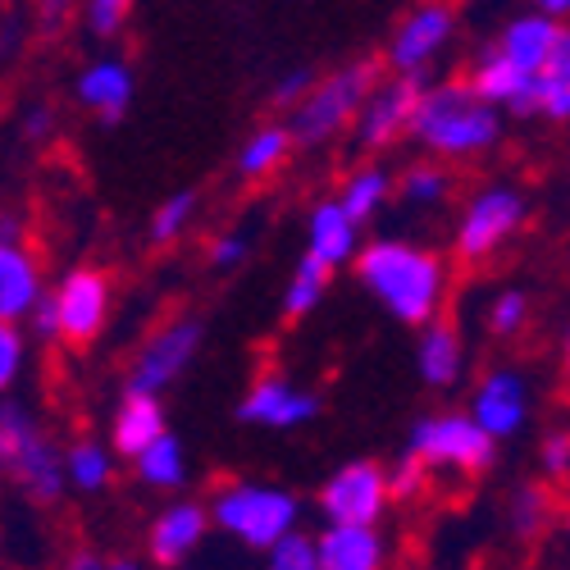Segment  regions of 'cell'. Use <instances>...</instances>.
Segmentation results:
<instances>
[{"label":"cell","mask_w":570,"mask_h":570,"mask_svg":"<svg viewBox=\"0 0 570 570\" xmlns=\"http://www.w3.org/2000/svg\"><path fill=\"white\" fill-rule=\"evenodd\" d=\"M356 252H361V228L338 210V202H320L306 219V256L338 269V265L356 261Z\"/></svg>","instance_id":"obj_19"},{"label":"cell","mask_w":570,"mask_h":570,"mask_svg":"<svg viewBox=\"0 0 570 570\" xmlns=\"http://www.w3.org/2000/svg\"><path fill=\"white\" fill-rule=\"evenodd\" d=\"M534 115L561 124L570 115V73H534Z\"/></svg>","instance_id":"obj_35"},{"label":"cell","mask_w":570,"mask_h":570,"mask_svg":"<svg viewBox=\"0 0 570 570\" xmlns=\"http://www.w3.org/2000/svg\"><path fill=\"white\" fill-rule=\"evenodd\" d=\"M415 365H420V379L430 389H452L461 370H465V347H461V334L443 320H430L424 334L415 343Z\"/></svg>","instance_id":"obj_22"},{"label":"cell","mask_w":570,"mask_h":570,"mask_svg":"<svg viewBox=\"0 0 570 570\" xmlns=\"http://www.w3.org/2000/svg\"><path fill=\"white\" fill-rule=\"evenodd\" d=\"M520 224H525V197H520L515 187H484V193L470 197V206L456 224V256L461 261L493 256Z\"/></svg>","instance_id":"obj_9"},{"label":"cell","mask_w":570,"mask_h":570,"mask_svg":"<svg viewBox=\"0 0 570 570\" xmlns=\"http://www.w3.org/2000/svg\"><path fill=\"white\" fill-rule=\"evenodd\" d=\"M28 324H32V334H37L41 343H56V338H60V315H56V297H51V293L37 297V306L28 311Z\"/></svg>","instance_id":"obj_40"},{"label":"cell","mask_w":570,"mask_h":570,"mask_svg":"<svg viewBox=\"0 0 570 570\" xmlns=\"http://www.w3.org/2000/svg\"><path fill=\"white\" fill-rule=\"evenodd\" d=\"M60 456H65V484H69L73 493H101V489L115 480L110 448L97 443V439H78V443L65 448Z\"/></svg>","instance_id":"obj_25"},{"label":"cell","mask_w":570,"mask_h":570,"mask_svg":"<svg viewBox=\"0 0 570 570\" xmlns=\"http://www.w3.org/2000/svg\"><path fill=\"white\" fill-rule=\"evenodd\" d=\"M420 78H393V82H374V91L361 101L356 110V141L365 151H379V147H393V141L406 132L411 124V110H415V97H420Z\"/></svg>","instance_id":"obj_14"},{"label":"cell","mask_w":570,"mask_h":570,"mask_svg":"<svg viewBox=\"0 0 570 570\" xmlns=\"http://www.w3.org/2000/svg\"><path fill=\"white\" fill-rule=\"evenodd\" d=\"M210 525L228 539H237L252 552H269L278 539H288L302 520V502L297 493L278 489V484H256V480H237V484H224L210 507Z\"/></svg>","instance_id":"obj_4"},{"label":"cell","mask_w":570,"mask_h":570,"mask_svg":"<svg viewBox=\"0 0 570 570\" xmlns=\"http://www.w3.org/2000/svg\"><path fill=\"white\" fill-rule=\"evenodd\" d=\"M202 343H206V328H202V320H193V315H178V320H169L165 328H156V334L141 343L137 356H132L128 393L160 397L165 389H174L178 379L187 374V365L197 361Z\"/></svg>","instance_id":"obj_7"},{"label":"cell","mask_w":570,"mask_h":570,"mask_svg":"<svg viewBox=\"0 0 570 570\" xmlns=\"http://www.w3.org/2000/svg\"><path fill=\"white\" fill-rule=\"evenodd\" d=\"M311 82H315V78H311V69H293V73H283L269 101H274L278 110H293V106L306 97V91H311Z\"/></svg>","instance_id":"obj_41"},{"label":"cell","mask_w":570,"mask_h":570,"mask_svg":"<svg viewBox=\"0 0 570 570\" xmlns=\"http://www.w3.org/2000/svg\"><path fill=\"white\" fill-rule=\"evenodd\" d=\"M328 283H334V269L320 265L315 256H302L293 265V278H288V293H283V315L288 320H302L311 315L324 297H328Z\"/></svg>","instance_id":"obj_28"},{"label":"cell","mask_w":570,"mask_h":570,"mask_svg":"<svg viewBox=\"0 0 570 570\" xmlns=\"http://www.w3.org/2000/svg\"><path fill=\"white\" fill-rule=\"evenodd\" d=\"M137 0H82V19H87V32L91 37H115L128 14H132Z\"/></svg>","instance_id":"obj_36"},{"label":"cell","mask_w":570,"mask_h":570,"mask_svg":"<svg viewBox=\"0 0 570 570\" xmlns=\"http://www.w3.org/2000/svg\"><path fill=\"white\" fill-rule=\"evenodd\" d=\"M247 252H252L247 233H219L215 243H210V265L215 269H237V265L247 261Z\"/></svg>","instance_id":"obj_39"},{"label":"cell","mask_w":570,"mask_h":570,"mask_svg":"<svg viewBox=\"0 0 570 570\" xmlns=\"http://www.w3.org/2000/svg\"><path fill=\"white\" fill-rule=\"evenodd\" d=\"M193 215H197V193H174V197H165L160 206H156V215H151V243L156 247H169L174 237L193 224Z\"/></svg>","instance_id":"obj_30"},{"label":"cell","mask_w":570,"mask_h":570,"mask_svg":"<svg viewBox=\"0 0 570 570\" xmlns=\"http://www.w3.org/2000/svg\"><path fill=\"white\" fill-rule=\"evenodd\" d=\"M28 365V338L19 324H0V397H10L19 374Z\"/></svg>","instance_id":"obj_33"},{"label":"cell","mask_w":570,"mask_h":570,"mask_svg":"<svg viewBox=\"0 0 570 570\" xmlns=\"http://www.w3.org/2000/svg\"><path fill=\"white\" fill-rule=\"evenodd\" d=\"M530 420V384L520 370H489L470 397V424L484 439H515Z\"/></svg>","instance_id":"obj_10"},{"label":"cell","mask_w":570,"mask_h":570,"mask_svg":"<svg viewBox=\"0 0 570 570\" xmlns=\"http://www.w3.org/2000/svg\"><path fill=\"white\" fill-rule=\"evenodd\" d=\"M566 37V28L557 23V19H543V14H520V19H511L507 28H502V37H498V46L493 51L511 65V69H520V73H543V65L552 60V51H557V41Z\"/></svg>","instance_id":"obj_17"},{"label":"cell","mask_w":570,"mask_h":570,"mask_svg":"<svg viewBox=\"0 0 570 570\" xmlns=\"http://www.w3.org/2000/svg\"><path fill=\"white\" fill-rule=\"evenodd\" d=\"M78 101L87 110H97L106 124L124 119L128 101H132V69L124 60H97L78 73Z\"/></svg>","instance_id":"obj_21"},{"label":"cell","mask_w":570,"mask_h":570,"mask_svg":"<svg viewBox=\"0 0 570 570\" xmlns=\"http://www.w3.org/2000/svg\"><path fill=\"white\" fill-rule=\"evenodd\" d=\"M406 132L434 156L465 160V156L498 147L502 115L474 97L470 82H439V87H420Z\"/></svg>","instance_id":"obj_2"},{"label":"cell","mask_w":570,"mask_h":570,"mask_svg":"<svg viewBox=\"0 0 570 570\" xmlns=\"http://www.w3.org/2000/svg\"><path fill=\"white\" fill-rule=\"evenodd\" d=\"M448 197V174L439 165H411L402 174V202L406 206H439Z\"/></svg>","instance_id":"obj_31"},{"label":"cell","mask_w":570,"mask_h":570,"mask_svg":"<svg viewBox=\"0 0 570 570\" xmlns=\"http://www.w3.org/2000/svg\"><path fill=\"white\" fill-rule=\"evenodd\" d=\"M552 511H557V502H552V493L543 484H520L511 493V502H507V525H511V534L520 543H534V539L548 534Z\"/></svg>","instance_id":"obj_26"},{"label":"cell","mask_w":570,"mask_h":570,"mask_svg":"<svg viewBox=\"0 0 570 570\" xmlns=\"http://www.w3.org/2000/svg\"><path fill=\"white\" fill-rule=\"evenodd\" d=\"M0 474L37 507H56L69 493L60 448L41 430V420L14 397H0Z\"/></svg>","instance_id":"obj_3"},{"label":"cell","mask_w":570,"mask_h":570,"mask_svg":"<svg viewBox=\"0 0 570 570\" xmlns=\"http://www.w3.org/2000/svg\"><path fill=\"white\" fill-rule=\"evenodd\" d=\"M106 570H147V566H141L137 557H110V561H106Z\"/></svg>","instance_id":"obj_47"},{"label":"cell","mask_w":570,"mask_h":570,"mask_svg":"<svg viewBox=\"0 0 570 570\" xmlns=\"http://www.w3.org/2000/svg\"><path fill=\"white\" fill-rule=\"evenodd\" d=\"M0 243L19 247V215H0Z\"/></svg>","instance_id":"obj_46"},{"label":"cell","mask_w":570,"mask_h":570,"mask_svg":"<svg viewBox=\"0 0 570 570\" xmlns=\"http://www.w3.org/2000/svg\"><path fill=\"white\" fill-rule=\"evenodd\" d=\"M389 174L379 169V165H365V169H356L347 183H343V193L334 197L338 202V210L361 228L365 219H374L379 210H384V202H389Z\"/></svg>","instance_id":"obj_27"},{"label":"cell","mask_w":570,"mask_h":570,"mask_svg":"<svg viewBox=\"0 0 570 570\" xmlns=\"http://www.w3.org/2000/svg\"><path fill=\"white\" fill-rule=\"evenodd\" d=\"M132 470H137V480L147 484V489H183V484H187V452H183V439L165 430L156 443H147V448L132 456Z\"/></svg>","instance_id":"obj_24"},{"label":"cell","mask_w":570,"mask_h":570,"mask_svg":"<svg viewBox=\"0 0 570 570\" xmlns=\"http://www.w3.org/2000/svg\"><path fill=\"white\" fill-rule=\"evenodd\" d=\"M320 570H384L389 543L379 525H324L315 539Z\"/></svg>","instance_id":"obj_16"},{"label":"cell","mask_w":570,"mask_h":570,"mask_svg":"<svg viewBox=\"0 0 570 570\" xmlns=\"http://www.w3.org/2000/svg\"><path fill=\"white\" fill-rule=\"evenodd\" d=\"M384 484H389V502L393 498H415L424 489V465L415 456H402L393 470H384Z\"/></svg>","instance_id":"obj_37"},{"label":"cell","mask_w":570,"mask_h":570,"mask_svg":"<svg viewBox=\"0 0 570 570\" xmlns=\"http://www.w3.org/2000/svg\"><path fill=\"white\" fill-rule=\"evenodd\" d=\"M452 10L443 6V0H430V6H415L397 32H393V46H389V60L397 69V78H420L424 69H430L439 60V51L452 41Z\"/></svg>","instance_id":"obj_12"},{"label":"cell","mask_w":570,"mask_h":570,"mask_svg":"<svg viewBox=\"0 0 570 570\" xmlns=\"http://www.w3.org/2000/svg\"><path fill=\"white\" fill-rule=\"evenodd\" d=\"M315 415H320V397L288 384V379H278V374L256 379L247 389V397L237 402V420L243 424H261V430H278V434L302 430V424H311Z\"/></svg>","instance_id":"obj_13"},{"label":"cell","mask_w":570,"mask_h":570,"mask_svg":"<svg viewBox=\"0 0 570 570\" xmlns=\"http://www.w3.org/2000/svg\"><path fill=\"white\" fill-rule=\"evenodd\" d=\"M41 293H46V288H41V269H37V261L23 252V243H19V247L0 243V324L28 320V311L37 306Z\"/></svg>","instance_id":"obj_20"},{"label":"cell","mask_w":570,"mask_h":570,"mask_svg":"<svg viewBox=\"0 0 570 570\" xmlns=\"http://www.w3.org/2000/svg\"><path fill=\"white\" fill-rule=\"evenodd\" d=\"M265 570H320L311 534L293 530L288 539H278V543H274V548L265 552Z\"/></svg>","instance_id":"obj_34"},{"label":"cell","mask_w":570,"mask_h":570,"mask_svg":"<svg viewBox=\"0 0 570 570\" xmlns=\"http://www.w3.org/2000/svg\"><path fill=\"white\" fill-rule=\"evenodd\" d=\"M210 534V515L202 502L193 498H183V502H169L156 520H151V530H147V557L165 570L183 566L187 557H193Z\"/></svg>","instance_id":"obj_15"},{"label":"cell","mask_w":570,"mask_h":570,"mask_svg":"<svg viewBox=\"0 0 570 570\" xmlns=\"http://www.w3.org/2000/svg\"><path fill=\"white\" fill-rule=\"evenodd\" d=\"M470 91L480 97L484 106H502L511 110L515 119H530L534 115V78L530 73H520L511 69L498 51H484L480 65H474V78H470Z\"/></svg>","instance_id":"obj_18"},{"label":"cell","mask_w":570,"mask_h":570,"mask_svg":"<svg viewBox=\"0 0 570 570\" xmlns=\"http://www.w3.org/2000/svg\"><path fill=\"white\" fill-rule=\"evenodd\" d=\"M384 511H389V484L379 461H347L320 489L324 525H379Z\"/></svg>","instance_id":"obj_8"},{"label":"cell","mask_w":570,"mask_h":570,"mask_svg":"<svg viewBox=\"0 0 570 570\" xmlns=\"http://www.w3.org/2000/svg\"><path fill=\"white\" fill-rule=\"evenodd\" d=\"M51 128H56V110L51 106H32L23 115V137L28 141H46V137H51Z\"/></svg>","instance_id":"obj_42"},{"label":"cell","mask_w":570,"mask_h":570,"mask_svg":"<svg viewBox=\"0 0 570 570\" xmlns=\"http://www.w3.org/2000/svg\"><path fill=\"white\" fill-rule=\"evenodd\" d=\"M374 82H379V65L374 60H356V65H347L338 73L311 82V91L293 106V119H288L283 132H288L293 147H320V141L338 137L356 119V110L374 91Z\"/></svg>","instance_id":"obj_5"},{"label":"cell","mask_w":570,"mask_h":570,"mask_svg":"<svg viewBox=\"0 0 570 570\" xmlns=\"http://www.w3.org/2000/svg\"><path fill=\"white\" fill-rule=\"evenodd\" d=\"M534 6V14H543V19H557L561 23V14L570 10V0H530Z\"/></svg>","instance_id":"obj_45"},{"label":"cell","mask_w":570,"mask_h":570,"mask_svg":"<svg viewBox=\"0 0 570 570\" xmlns=\"http://www.w3.org/2000/svg\"><path fill=\"white\" fill-rule=\"evenodd\" d=\"M165 430H169V424H165V406H160V397L124 393V402H119V411H115V424H110V439H115V452L132 461L141 448L156 443Z\"/></svg>","instance_id":"obj_23"},{"label":"cell","mask_w":570,"mask_h":570,"mask_svg":"<svg viewBox=\"0 0 570 570\" xmlns=\"http://www.w3.org/2000/svg\"><path fill=\"white\" fill-rule=\"evenodd\" d=\"M288 151H293V141H288V132H283L278 124L256 128L243 141V151H237V174H243V178H265V174H274L283 165V156H288Z\"/></svg>","instance_id":"obj_29"},{"label":"cell","mask_w":570,"mask_h":570,"mask_svg":"<svg viewBox=\"0 0 570 570\" xmlns=\"http://www.w3.org/2000/svg\"><path fill=\"white\" fill-rule=\"evenodd\" d=\"M51 297H56V315H60V338L91 343L106 328V315H110V278L101 269H91V265L69 269Z\"/></svg>","instance_id":"obj_11"},{"label":"cell","mask_w":570,"mask_h":570,"mask_svg":"<svg viewBox=\"0 0 570 570\" xmlns=\"http://www.w3.org/2000/svg\"><path fill=\"white\" fill-rule=\"evenodd\" d=\"M525 320H530V297L520 293V288H507V293H498L493 306H489V334L511 338V334H520V328H525Z\"/></svg>","instance_id":"obj_32"},{"label":"cell","mask_w":570,"mask_h":570,"mask_svg":"<svg viewBox=\"0 0 570 570\" xmlns=\"http://www.w3.org/2000/svg\"><path fill=\"white\" fill-rule=\"evenodd\" d=\"M69 6H73V0H41V23H46V28H56V23L65 19Z\"/></svg>","instance_id":"obj_44"},{"label":"cell","mask_w":570,"mask_h":570,"mask_svg":"<svg viewBox=\"0 0 570 570\" xmlns=\"http://www.w3.org/2000/svg\"><path fill=\"white\" fill-rule=\"evenodd\" d=\"M65 570H106V557L101 552H73L65 561Z\"/></svg>","instance_id":"obj_43"},{"label":"cell","mask_w":570,"mask_h":570,"mask_svg":"<svg viewBox=\"0 0 570 570\" xmlns=\"http://www.w3.org/2000/svg\"><path fill=\"white\" fill-rule=\"evenodd\" d=\"M406 456H415L424 465V474H434V470L484 474L498 461V443L474 430L470 415L443 411V415H424V420L411 424Z\"/></svg>","instance_id":"obj_6"},{"label":"cell","mask_w":570,"mask_h":570,"mask_svg":"<svg viewBox=\"0 0 570 570\" xmlns=\"http://www.w3.org/2000/svg\"><path fill=\"white\" fill-rule=\"evenodd\" d=\"M356 278L361 288L384 306L393 320L424 328L439 306H443V288H448V269L434 252H424L415 243H370L365 252H356Z\"/></svg>","instance_id":"obj_1"},{"label":"cell","mask_w":570,"mask_h":570,"mask_svg":"<svg viewBox=\"0 0 570 570\" xmlns=\"http://www.w3.org/2000/svg\"><path fill=\"white\" fill-rule=\"evenodd\" d=\"M539 470L548 474V480H566V470H570V434L566 430H552L539 448Z\"/></svg>","instance_id":"obj_38"}]
</instances>
